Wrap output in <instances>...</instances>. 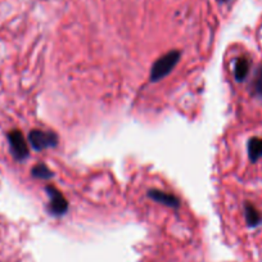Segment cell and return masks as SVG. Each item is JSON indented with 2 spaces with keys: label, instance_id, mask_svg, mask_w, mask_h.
Listing matches in <instances>:
<instances>
[{
  "label": "cell",
  "instance_id": "obj_1",
  "mask_svg": "<svg viewBox=\"0 0 262 262\" xmlns=\"http://www.w3.org/2000/svg\"><path fill=\"white\" fill-rule=\"evenodd\" d=\"M180 57L181 53L179 50H171L167 54L162 55L160 59L156 60L150 70V81H160L168 74H171V71L175 69L180 60Z\"/></svg>",
  "mask_w": 262,
  "mask_h": 262
},
{
  "label": "cell",
  "instance_id": "obj_2",
  "mask_svg": "<svg viewBox=\"0 0 262 262\" xmlns=\"http://www.w3.org/2000/svg\"><path fill=\"white\" fill-rule=\"evenodd\" d=\"M29 142L35 150L48 149V148H54L58 144V137L53 131H42V130H32L29 134Z\"/></svg>",
  "mask_w": 262,
  "mask_h": 262
},
{
  "label": "cell",
  "instance_id": "obj_3",
  "mask_svg": "<svg viewBox=\"0 0 262 262\" xmlns=\"http://www.w3.org/2000/svg\"><path fill=\"white\" fill-rule=\"evenodd\" d=\"M8 142L12 150V155H13V157L16 158L17 161H25L29 157V147H27V142L21 131H9Z\"/></svg>",
  "mask_w": 262,
  "mask_h": 262
},
{
  "label": "cell",
  "instance_id": "obj_4",
  "mask_svg": "<svg viewBox=\"0 0 262 262\" xmlns=\"http://www.w3.org/2000/svg\"><path fill=\"white\" fill-rule=\"evenodd\" d=\"M45 190H47L48 195H49L50 198V213L55 216L64 215V213L67 212V210H69V202H67V200L64 198V195L53 185H48L47 188H45Z\"/></svg>",
  "mask_w": 262,
  "mask_h": 262
},
{
  "label": "cell",
  "instance_id": "obj_5",
  "mask_svg": "<svg viewBox=\"0 0 262 262\" xmlns=\"http://www.w3.org/2000/svg\"><path fill=\"white\" fill-rule=\"evenodd\" d=\"M148 195L149 198H152L156 202L161 203V205L168 206V207L178 208L180 206V201H179L178 196H175L173 194L166 193V191L157 190V189H153V190L148 191Z\"/></svg>",
  "mask_w": 262,
  "mask_h": 262
},
{
  "label": "cell",
  "instance_id": "obj_6",
  "mask_svg": "<svg viewBox=\"0 0 262 262\" xmlns=\"http://www.w3.org/2000/svg\"><path fill=\"white\" fill-rule=\"evenodd\" d=\"M249 69H251V62L248 58L241 57L236 59L235 67H234V76L236 81H243L248 76Z\"/></svg>",
  "mask_w": 262,
  "mask_h": 262
},
{
  "label": "cell",
  "instance_id": "obj_7",
  "mask_svg": "<svg viewBox=\"0 0 262 262\" xmlns=\"http://www.w3.org/2000/svg\"><path fill=\"white\" fill-rule=\"evenodd\" d=\"M248 155L252 162H257L262 157V139L252 138L248 143Z\"/></svg>",
  "mask_w": 262,
  "mask_h": 262
},
{
  "label": "cell",
  "instance_id": "obj_8",
  "mask_svg": "<svg viewBox=\"0 0 262 262\" xmlns=\"http://www.w3.org/2000/svg\"><path fill=\"white\" fill-rule=\"evenodd\" d=\"M31 173L34 178L40 179V180H49L50 178H53V172L44 163H39V165L34 166L31 170Z\"/></svg>",
  "mask_w": 262,
  "mask_h": 262
},
{
  "label": "cell",
  "instance_id": "obj_9",
  "mask_svg": "<svg viewBox=\"0 0 262 262\" xmlns=\"http://www.w3.org/2000/svg\"><path fill=\"white\" fill-rule=\"evenodd\" d=\"M246 220H247V224H248L249 226H257L259 223H261V215H259L258 211L256 210V208L253 207L252 205H246Z\"/></svg>",
  "mask_w": 262,
  "mask_h": 262
},
{
  "label": "cell",
  "instance_id": "obj_10",
  "mask_svg": "<svg viewBox=\"0 0 262 262\" xmlns=\"http://www.w3.org/2000/svg\"><path fill=\"white\" fill-rule=\"evenodd\" d=\"M253 89L254 93H256L258 97L262 98V66L257 71L256 77H254V82H253Z\"/></svg>",
  "mask_w": 262,
  "mask_h": 262
},
{
  "label": "cell",
  "instance_id": "obj_11",
  "mask_svg": "<svg viewBox=\"0 0 262 262\" xmlns=\"http://www.w3.org/2000/svg\"><path fill=\"white\" fill-rule=\"evenodd\" d=\"M219 2H221V3H226V2H229V0H219Z\"/></svg>",
  "mask_w": 262,
  "mask_h": 262
}]
</instances>
